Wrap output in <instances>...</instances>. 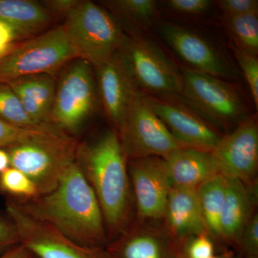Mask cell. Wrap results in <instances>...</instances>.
<instances>
[{
  "instance_id": "27",
  "label": "cell",
  "mask_w": 258,
  "mask_h": 258,
  "mask_svg": "<svg viewBox=\"0 0 258 258\" xmlns=\"http://www.w3.org/2000/svg\"><path fill=\"white\" fill-rule=\"evenodd\" d=\"M60 130L54 125L40 128H25L15 126L0 118V149L14 146L43 137L51 132Z\"/></svg>"
},
{
  "instance_id": "12",
  "label": "cell",
  "mask_w": 258,
  "mask_h": 258,
  "mask_svg": "<svg viewBox=\"0 0 258 258\" xmlns=\"http://www.w3.org/2000/svg\"><path fill=\"white\" fill-rule=\"evenodd\" d=\"M152 109L166 125L172 137L182 147L211 152L220 141V134L175 97H157L147 95Z\"/></svg>"
},
{
  "instance_id": "22",
  "label": "cell",
  "mask_w": 258,
  "mask_h": 258,
  "mask_svg": "<svg viewBox=\"0 0 258 258\" xmlns=\"http://www.w3.org/2000/svg\"><path fill=\"white\" fill-rule=\"evenodd\" d=\"M111 258H165L164 248L157 237L145 234L123 232L106 247Z\"/></svg>"
},
{
  "instance_id": "41",
  "label": "cell",
  "mask_w": 258,
  "mask_h": 258,
  "mask_svg": "<svg viewBox=\"0 0 258 258\" xmlns=\"http://www.w3.org/2000/svg\"><path fill=\"white\" fill-rule=\"evenodd\" d=\"M252 258H256V257H252Z\"/></svg>"
},
{
  "instance_id": "15",
  "label": "cell",
  "mask_w": 258,
  "mask_h": 258,
  "mask_svg": "<svg viewBox=\"0 0 258 258\" xmlns=\"http://www.w3.org/2000/svg\"><path fill=\"white\" fill-rule=\"evenodd\" d=\"M96 71L97 88L103 108L118 130L129 102L139 89L119 51Z\"/></svg>"
},
{
  "instance_id": "4",
  "label": "cell",
  "mask_w": 258,
  "mask_h": 258,
  "mask_svg": "<svg viewBox=\"0 0 258 258\" xmlns=\"http://www.w3.org/2000/svg\"><path fill=\"white\" fill-rule=\"evenodd\" d=\"M79 143L60 130L5 149L11 167L36 185L40 195L53 190L76 161Z\"/></svg>"
},
{
  "instance_id": "6",
  "label": "cell",
  "mask_w": 258,
  "mask_h": 258,
  "mask_svg": "<svg viewBox=\"0 0 258 258\" xmlns=\"http://www.w3.org/2000/svg\"><path fill=\"white\" fill-rule=\"evenodd\" d=\"M79 58L62 25L47 30L14 47L0 57V83L37 74L53 76L62 66Z\"/></svg>"
},
{
  "instance_id": "29",
  "label": "cell",
  "mask_w": 258,
  "mask_h": 258,
  "mask_svg": "<svg viewBox=\"0 0 258 258\" xmlns=\"http://www.w3.org/2000/svg\"><path fill=\"white\" fill-rule=\"evenodd\" d=\"M166 8L173 13L185 15L204 14L211 8L210 0H169L165 3Z\"/></svg>"
},
{
  "instance_id": "34",
  "label": "cell",
  "mask_w": 258,
  "mask_h": 258,
  "mask_svg": "<svg viewBox=\"0 0 258 258\" xmlns=\"http://www.w3.org/2000/svg\"><path fill=\"white\" fill-rule=\"evenodd\" d=\"M79 2V0H46L42 1L41 4L52 18L66 19Z\"/></svg>"
},
{
  "instance_id": "7",
  "label": "cell",
  "mask_w": 258,
  "mask_h": 258,
  "mask_svg": "<svg viewBox=\"0 0 258 258\" xmlns=\"http://www.w3.org/2000/svg\"><path fill=\"white\" fill-rule=\"evenodd\" d=\"M127 161L146 157L164 158L182 147L176 142L148 101L137 91L129 102L117 130Z\"/></svg>"
},
{
  "instance_id": "39",
  "label": "cell",
  "mask_w": 258,
  "mask_h": 258,
  "mask_svg": "<svg viewBox=\"0 0 258 258\" xmlns=\"http://www.w3.org/2000/svg\"><path fill=\"white\" fill-rule=\"evenodd\" d=\"M211 258H225L222 257H217V256L214 255L213 257H212Z\"/></svg>"
},
{
  "instance_id": "30",
  "label": "cell",
  "mask_w": 258,
  "mask_h": 258,
  "mask_svg": "<svg viewBox=\"0 0 258 258\" xmlns=\"http://www.w3.org/2000/svg\"><path fill=\"white\" fill-rule=\"evenodd\" d=\"M216 5L225 18L258 12L257 0H220L216 2Z\"/></svg>"
},
{
  "instance_id": "5",
  "label": "cell",
  "mask_w": 258,
  "mask_h": 258,
  "mask_svg": "<svg viewBox=\"0 0 258 258\" xmlns=\"http://www.w3.org/2000/svg\"><path fill=\"white\" fill-rule=\"evenodd\" d=\"M180 71L182 86L176 97L213 128L237 125L249 116L242 96L232 85L191 68Z\"/></svg>"
},
{
  "instance_id": "2",
  "label": "cell",
  "mask_w": 258,
  "mask_h": 258,
  "mask_svg": "<svg viewBox=\"0 0 258 258\" xmlns=\"http://www.w3.org/2000/svg\"><path fill=\"white\" fill-rule=\"evenodd\" d=\"M76 161L96 195L110 243L125 232L129 215L128 161L117 132L79 144Z\"/></svg>"
},
{
  "instance_id": "19",
  "label": "cell",
  "mask_w": 258,
  "mask_h": 258,
  "mask_svg": "<svg viewBox=\"0 0 258 258\" xmlns=\"http://www.w3.org/2000/svg\"><path fill=\"white\" fill-rule=\"evenodd\" d=\"M52 20L41 3L32 0H0V21L13 29L17 39L36 36Z\"/></svg>"
},
{
  "instance_id": "38",
  "label": "cell",
  "mask_w": 258,
  "mask_h": 258,
  "mask_svg": "<svg viewBox=\"0 0 258 258\" xmlns=\"http://www.w3.org/2000/svg\"><path fill=\"white\" fill-rule=\"evenodd\" d=\"M29 258H37V257H35V255H33V254H32L30 253V256L29 257Z\"/></svg>"
},
{
  "instance_id": "33",
  "label": "cell",
  "mask_w": 258,
  "mask_h": 258,
  "mask_svg": "<svg viewBox=\"0 0 258 258\" xmlns=\"http://www.w3.org/2000/svg\"><path fill=\"white\" fill-rule=\"evenodd\" d=\"M188 258H211L214 256V246L205 235H197L186 249Z\"/></svg>"
},
{
  "instance_id": "32",
  "label": "cell",
  "mask_w": 258,
  "mask_h": 258,
  "mask_svg": "<svg viewBox=\"0 0 258 258\" xmlns=\"http://www.w3.org/2000/svg\"><path fill=\"white\" fill-rule=\"evenodd\" d=\"M20 244L16 227L8 219L0 217V254Z\"/></svg>"
},
{
  "instance_id": "16",
  "label": "cell",
  "mask_w": 258,
  "mask_h": 258,
  "mask_svg": "<svg viewBox=\"0 0 258 258\" xmlns=\"http://www.w3.org/2000/svg\"><path fill=\"white\" fill-rule=\"evenodd\" d=\"M172 188H195L220 174L211 152L181 148L162 158Z\"/></svg>"
},
{
  "instance_id": "9",
  "label": "cell",
  "mask_w": 258,
  "mask_h": 258,
  "mask_svg": "<svg viewBox=\"0 0 258 258\" xmlns=\"http://www.w3.org/2000/svg\"><path fill=\"white\" fill-rule=\"evenodd\" d=\"M98 88L93 68L87 61H71L56 83L51 123L64 133L75 134L93 114Z\"/></svg>"
},
{
  "instance_id": "8",
  "label": "cell",
  "mask_w": 258,
  "mask_h": 258,
  "mask_svg": "<svg viewBox=\"0 0 258 258\" xmlns=\"http://www.w3.org/2000/svg\"><path fill=\"white\" fill-rule=\"evenodd\" d=\"M118 51L141 91L162 98L179 96L182 86L181 71L150 38L142 34L126 35Z\"/></svg>"
},
{
  "instance_id": "35",
  "label": "cell",
  "mask_w": 258,
  "mask_h": 258,
  "mask_svg": "<svg viewBox=\"0 0 258 258\" xmlns=\"http://www.w3.org/2000/svg\"><path fill=\"white\" fill-rule=\"evenodd\" d=\"M17 37L13 29L0 21V54H4L15 46Z\"/></svg>"
},
{
  "instance_id": "36",
  "label": "cell",
  "mask_w": 258,
  "mask_h": 258,
  "mask_svg": "<svg viewBox=\"0 0 258 258\" xmlns=\"http://www.w3.org/2000/svg\"><path fill=\"white\" fill-rule=\"evenodd\" d=\"M30 252L23 244H19L0 254V258H29Z\"/></svg>"
},
{
  "instance_id": "14",
  "label": "cell",
  "mask_w": 258,
  "mask_h": 258,
  "mask_svg": "<svg viewBox=\"0 0 258 258\" xmlns=\"http://www.w3.org/2000/svg\"><path fill=\"white\" fill-rule=\"evenodd\" d=\"M128 171L139 215L150 219L165 215L171 187L162 158L131 159Z\"/></svg>"
},
{
  "instance_id": "13",
  "label": "cell",
  "mask_w": 258,
  "mask_h": 258,
  "mask_svg": "<svg viewBox=\"0 0 258 258\" xmlns=\"http://www.w3.org/2000/svg\"><path fill=\"white\" fill-rule=\"evenodd\" d=\"M220 174L246 181L252 179L258 166V125L249 115L231 133L221 137L211 151Z\"/></svg>"
},
{
  "instance_id": "17",
  "label": "cell",
  "mask_w": 258,
  "mask_h": 258,
  "mask_svg": "<svg viewBox=\"0 0 258 258\" xmlns=\"http://www.w3.org/2000/svg\"><path fill=\"white\" fill-rule=\"evenodd\" d=\"M8 84L34 121L41 125H52L50 115L56 88L53 76L32 75L14 80Z\"/></svg>"
},
{
  "instance_id": "31",
  "label": "cell",
  "mask_w": 258,
  "mask_h": 258,
  "mask_svg": "<svg viewBox=\"0 0 258 258\" xmlns=\"http://www.w3.org/2000/svg\"><path fill=\"white\" fill-rule=\"evenodd\" d=\"M240 245L245 253L251 257H257L258 254V217L254 215L244 227L240 238Z\"/></svg>"
},
{
  "instance_id": "37",
  "label": "cell",
  "mask_w": 258,
  "mask_h": 258,
  "mask_svg": "<svg viewBox=\"0 0 258 258\" xmlns=\"http://www.w3.org/2000/svg\"><path fill=\"white\" fill-rule=\"evenodd\" d=\"M10 167L9 156L4 149H0V174Z\"/></svg>"
},
{
  "instance_id": "11",
  "label": "cell",
  "mask_w": 258,
  "mask_h": 258,
  "mask_svg": "<svg viewBox=\"0 0 258 258\" xmlns=\"http://www.w3.org/2000/svg\"><path fill=\"white\" fill-rule=\"evenodd\" d=\"M158 31L166 45L191 69L220 79L237 77V71L225 54L198 32L165 22L159 25Z\"/></svg>"
},
{
  "instance_id": "25",
  "label": "cell",
  "mask_w": 258,
  "mask_h": 258,
  "mask_svg": "<svg viewBox=\"0 0 258 258\" xmlns=\"http://www.w3.org/2000/svg\"><path fill=\"white\" fill-rule=\"evenodd\" d=\"M0 118L10 124L25 128H40L51 125L39 124L34 121L8 83H0Z\"/></svg>"
},
{
  "instance_id": "3",
  "label": "cell",
  "mask_w": 258,
  "mask_h": 258,
  "mask_svg": "<svg viewBox=\"0 0 258 258\" xmlns=\"http://www.w3.org/2000/svg\"><path fill=\"white\" fill-rule=\"evenodd\" d=\"M62 27L79 58L95 70L119 50L126 37L115 16L91 1H79Z\"/></svg>"
},
{
  "instance_id": "28",
  "label": "cell",
  "mask_w": 258,
  "mask_h": 258,
  "mask_svg": "<svg viewBox=\"0 0 258 258\" xmlns=\"http://www.w3.org/2000/svg\"><path fill=\"white\" fill-rule=\"evenodd\" d=\"M234 52L244 78L248 83L256 108L258 107V60L257 56L232 43Z\"/></svg>"
},
{
  "instance_id": "40",
  "label": "cell",
  "mask_w": 258,
  "mask_h": 258,
  "mask_svg": "<svg viewBox=\"0 0 258 258\" xmlns=\"http://www.w3.org/2000/svg\"><path fill=\"white\" fill-rule=\"evenodd\" d=\"M8 52H9V51H8ZM6 53H7V52H6ZM5 54V53H4V54H0V57H2V56L4 55Z\"/></svg>"
},
{
  "instance_id": "21",
  "label": "cell",
  "mask_w": 258,
  "mask_h": 258,
  "mask_svg": "<svg viewBox=\"0 0 258 258\" xmlns=\"http://www.w3.org/2000/svg\"><path fill=\"white\" fill-rule=\"evenodd\" d=\"M207 230L220 236V221L226 192V178L222 174L210 178L197 188Z\"/></svg>"
},
{
  "instance_id": "20",
  "label": "cell",
  "mask_w": 258,
  "mask_h": 258,
  "mask_svg": "<svg viewBox=\"0 0 258 258\" xmlns=\"http://www.w3.org/2000/svg\"><path fill=\"white\" fill-rule=\"evenodd\" d=\"M225 178L226 192L220 216V236L226 240H238L250 219V195L243 181L237 178Z\"/></svg>"
},
{
  "instance_id": "10",
  "label": "cell",
  "mask_w": 258,
  "mask_h": 258,
  "mask_svg": "<svg viewBox=\"0 0 258 258\" xmlns=\"http://www.w3.org/2000/svg\"><path fill=\"white\" fill-rule=\"evenodd\" d=\"M6 210L18 230L20 244L37 258H111L106 248L86 247L70 240L24 211L14 200L8 199Z\"/></svg>"
},
{
  "instance_id": "1",
  "label": "cell",
  "mask_w": 258,
  "mask_h": 258,
  "mask_svg": "<svg viewBox=\"0 0 258 258\" xmlns=\"http://www.w3.org/2000/svg\"><path fill=\"white\" fill-rule=\"evenodd\" d=\"M15 202L34 218L80 245L105 249L109 244L101 207L76 161L50 192Z\"/></svg>"
},
{
  "instance_id": "26",
  "label": "cell",
  "mask_w": 258,
  "mask_h": 258,
  "mask_svg": "<svg viewBox=\"0 0 258 258\" xmlns=\"http://www.w3.org/2000/svg\"><path fill=\"white\" fill-rule=\"evenodd\" d=\"M0 192L18 202L29 201L40 195L26 174L11 166L0 174Z\"/></svg>"
},
{
  "instance_id": "24",
  "label": "cell",
  "mask_w": 258,
  "mask_h": 258,
  "mask_svg": "<svg viewBox=\"0 0 258 258\" xmlns=\"http://www.w3.org/2000/svg\"><path fill=\"white\" fill-rule=\"evenodd\" d=\"M258 12L235 17H224L233 43L246 52L257 56Z\"/></svg>"
},
{
  "instance_id": "23",
  "label": "cell",
  "mask_w": 258,
  "mask_h": 258,
  "mask_svg": "<svg viewBox=\"0 0 258 258\" xmlns=\"http://www.w3.org/2000/svg\"><path fill=\"white\" fill-rule=\"evenodd\" d=\"M104 3L118 18L130 25L134 30L133 35L148 30L157 18V4L154 0H112Z\"/></svg>"
},
{
  "instance_id": "18",
  "label": "cell",
  "mask_w": 258,
  "mask_h": 258,
  "mask_svg": "<svg viewBox=\"0 0 258 258\" xmlns=\"http://www.w3.org/2000/svg\"><path fill=\"white\" fill-rule=\"evenodd\" d=\"M165 215L176 235L197 236L208 230L195 188H172L168 198Z\"/></svg>"
}]
</instances>
